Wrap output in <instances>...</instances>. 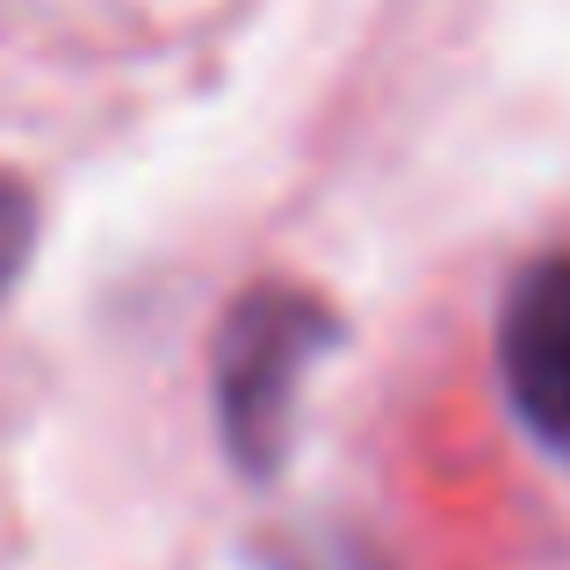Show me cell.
<instances>
[{"label": "cell", "mask_w": 570, "mask_h": 570, "mask_svg": "<svg viewBox=\"0 0 570 570\" xmlns=\"http://www.w3.org/2000/svg\"><path fill=\"white\" fill-rule=\"evenodd\" d=\"M340 347V311L311 296L304 282H253L217 325L209 347V404H217V441L238 476L267 484L282 470L296 419V390L311 368Z\"/></svg>", "instance_id": "1"}, {"label": "cell", "mask_w": 570, "mask_h": 570, "mask_svg": "<svg viewBox=\"0 0 570 570\" xmlns=\"http://www.w3.org/2000/svg\"><path fill=\"white\" fill-rule=\"evenodd\" d=\"M499 376L520 426L570 455V253H542L513 275L499 311Z\"/></svg>", "instance_id": "2"}, {"label": "cell", "mask_w": 570, "mask_h": 570, "mask_svg": "<svg viewBox=\"0 0 570 570\" xmlns=\"http://www.w3.org/2000/svg\"><path fill=\"white\" fill-rule=\"evenodd\" d=\"M29 253H37V195L0 174V296L14 289V275L29 267Z\"/></svg>", "instance_id": "3"}]
</instances>
